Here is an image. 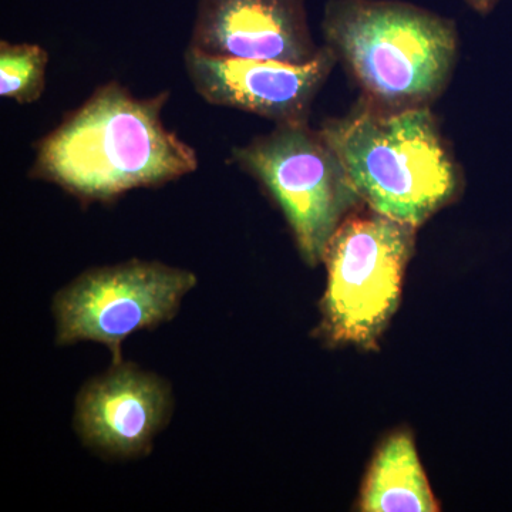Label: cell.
Returning a JSON list of instances; mask_svg holds the SVG:
<instances>
[{"mask_svg":"<svg viewBox=\"0 0 512 512\" xmlns=\"http://www.w3.org/2000/svg\"><path fill=\"white\" fill-rule=\"evenodd\" d=\"M231 160L278 202L303 259L312 266L323 261L330 238L362 202L338 154L308 123L275 126L232 148Z\"/></svg>","mask_w":512,"mask_h":512,"instance_id":"277c9868","label":"cell"},{"mask_svg":"<svg viewBox=\"0 0 512 512\" xmlns=\"http://www.w3.org/2000/svg\"><path fill=\"white\" fill-rule=\"evenodd\" d=\"M326 45L380 109L429 107L456 66L453 20L397 0H330Z\"/></svg>","mask_w":512,"mask_h":512,"instance_id":"3957f363","label":"cell"},{"mask_svg":"<svg viewBox=\"0 0 512 512\" xmlns=\"http://www.w3.org/2000/svg\"><path fill=\"white\" fill-rule=\"evenodd\" d=\"M197 281L188 269L143 259L87 269L53 296L56 343H100L120 362L124 340L170 322Z\"/></svg>","mask_w":512,"mask_h":512,"instance_id":"8992f818","label":"cell"},{"mask_svg":"<svg viewBox=\"0 0 512 512\" xmlns=\"http://www.w3.org/2000/svg\"><path fill=\"white\" fill-rule=\"evenodd\" d=\"M338 62L328 45L311 62L224 59L187 47L188 79L202 100L212 106L247 111L282 124L308 123L313 101Z\"/></svg>","mask_w":512,"mask_h":512,"instance_id":"52a82bcc","label":"cell"},{"mask_svg":"<svg viewBox=\"0 0 512 512\" xmlns=\"http://www.w3.org/2000/svg\"><path fill=\"white\" fill-rule=\"evenodd\" d=\"M416 229L373 210L339 225L323 256L330 338L366 348L376 342L399 305Z\"/></svg>","mask_w":512,"mask_h":512,"instance_id":"5b68a950","label":"cell"},{"mask_svg":"<svg viewBox=\"0 0 512 512\" xmlns=\"http://www.w3.org/2000/svg\"><path fill=\"white\" fill-rule=\"evenodd\" d=\"M360 505L367 512L439 511L416 447L407 434H397L380 448L366 478Z\"/></svg>","mask_w":512,"mask_h":512,"instance_id":"30bf717a","label":"cell"},{"mask_svg":"<svg viewBox=\"0 0 512 512\" xmlns=\"http://www.w3.org/2000/svg\"><path fill=\"white\" fill-rule=\"evenodd\" d=\"M190 49L224 59L311 62L305 0H198Z\"/></svg>","mask_w":512,"mask_h":512,"instance_id":"9c48e42d","label":"cell"},{"mask_svg":"<svg viewBox=\"0 0 512 512\" xmlns=\"http://www.w3.org/2000/svg\"><path fill=\"white\" fill-rule=\"evenodd\" d=\"M49 53L32 43L0 42V96L19 104H32L46 87Z\"/></svg>","mask_w":512,"mask_h":512,"instance_id":"8fae6325","label":"cell"},{"mask_svg":"<svg viewBox=\"0 0 512 512\" xmlns=\"http://www.w3.org/2000/svg\"><path fill=\"white\" fill-rule=\"evenodd\" d=\"M170 383L136 363L113 362L84 383L74 402L73 427L101 457H144L173 416Z\"/></svg>","mask_w":512,"mask_h":512,"instance_id":"ba28073f","label":"cell"},{"mask_svg":"<svg viewBox=\"0 0 512 512\" xmlns=\"http://www.w3.org/2000/svg\"><path fill=\"white\" fill-rule=\"evenodd\" d=\"M168 99V92L143 99L123 84H101L39 141L30 177L96 202L195 173L197 151L164 124Z\"/></svg>","mask_w":512,"mask_h":512,"instance_id":"6da1fadb","label":"cell"},{"mask_svg":"<svg viewBox=\"0 0 512 512\" xmlns=\"http://www.w3.org/2000/svg\"><path fill=\"white\" fill-rule=\"evenodd\" d=\"M369 210L419 228L453 201L461 171L429 107L380 109L363 100L319 128Z\"/></svg>","mask_w":512,"mask_h":512,"instance_id":"7a4b0ae2","label":"cell"},{"mask_svg":"<svg viewBox=\"0 0 512 512\" xmlns=\"http://www.w3.org/2000/svg\"><path fill=\"white\" fill-rule=\"evenodd\" d=\"M500 2L501 0H466L467 5L480 15H488Z\"/></svg>","mask_w":512,"mask_h":512,"instance_id":"7c38bea8","label":"cell"}]
</instances>
